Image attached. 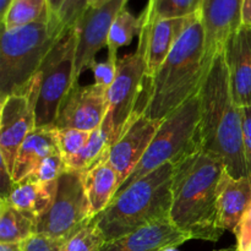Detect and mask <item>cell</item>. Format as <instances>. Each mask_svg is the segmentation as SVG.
<instances>
[{
    "instance_id": "ac0fdd59",
    "label": "cell",
    "mask_w": 251,
    "mask_h": 251,
    "mask_svg": "<svg viewBox=\"0 0 251 251\" xmlns=\"http://www.w3.org/2000/svg\"><path fill=\"white\" fill-rule=\"evenodd\" d=\"M251 206V176L234 178L223 172L218 184V223L223 230L234 233L240 220Z\"/></svg>"
},
{
    "instance_id": "9a60e30c",
    "label": "cell",
    "mask_w": 251,
    "mask_h": 251,
    "mask_svg": "<svg viewBox=\"0 0 251 251\" xmlns=\"http://www.w3.org/2000/svg\"><path fill=\"white\" fill-rule=\"evenodd\" d=\"M233 97L239 107H251V26L242 25L228 38L225 49Z\"/></svg>"
},
{
    "instance_id": "9c48e42d",
    "label": "cell",
    "mask_w": 251,
    "mask_h": 251,
    "mask_svg": "<svg viewBox=\"0 0 251 251\" xmlns=\"http://www.w3.org/2000/svg\"><path fill=\"white\" fill-rule=\"evenodd\" d=\"M93 220L80 172L66 171L58 179L50 207L37 220V234L65 242Z\"/></svg>"
},
{
    "instance_id": "8fae6325",
    "label": "cell",
    "mask_w": 251,
    "mask_h": 251,
    "mask_svg": "<svg viewBox=\"0 0 251 251\" xmlns=\"http://www.w3.org/2000/svg\"><path fill=\"white\" fill-rule=\"evenodd\" d=\"M129 0H110L96 9L87 7L75 25L76 58L74 85L96 61V55L107 47L108 36L115 17L126 6Z\"/></svg>"
},
{
    "instance_id": "30bf717a",
    "label": "cell",
    "mask_w": 251,
    "mask_h": 251,
    "mask_svg": "<svg viewBox=\"0 0 251 251\" xmlns=\"http://www.w3.org/2000/svg\"><path fill=\"white\" fill-rule=\"evenodd\" d=\"M37 78L34 76L24 91L1 100L0 113V157L10 178L20 147L36 129ZM12 180V179H11Z\"/></svg>"
},
{
    "instance_id": "f1b7e54d",
    "label": "cell",
    "mask_w": 251,
    "mask_h": 251,
    "mask_svg": "<svg viewBox=\"0 0 251 251\" xmlns=\"http://www.w3.org/2000/svg\"><path fill=\"white\" fill-rule=\"evenodd\" d=\"M66 171L68 169H66L65 162L59 152L43 159L25 179H29L37 183H51V181L58 180L61 174Z\"/></svg>"
},
{
    "instance_id": "d6986e66",
    "label": "cell",
    "mask_w": 251,
    "mask_h": 251,
    "mask_svg": "<svg viewBox=\"0 0 251 251\" xmlns=\"http://www.w3.org/2000/svg\"><path fill=\"white\" fill-rule=\"evenodd\" d=\"M59 153L55 127H36L20 147L15 161L12 183H19L47 157Z\"/></svg>"
},
{
    "instance_id": "6da1fadb",
    "label": "cell",
    "mask_w": 251,
    "mask_h": 251,
    "mask_svg": "<svg viewBox=\"0 0 251 251\" xmlns=\"http://www.w3.org/2000/svg\"><path fill=\"white\" fill-rule=\"evenodd\" d=\"M199 100L200 149L222 161L226 171L234 178L250 176L243 145L242 107L233 97L223 51L213 59L201 83Z\"/></svg>"
},
{
    "instance_id": "52a82bcc",
    "label": "cell",
    "mask_w": 251,
    "mask_h": 251,
    "mask_svg": "<svg viewBox=\"0 0 251 251\" xmlns=\"http://www.w3.org/2000/svg\"><path fill=\"white\" fill-rule=\"evenodd\" d=\"M199 122L200 100L198 93L161 123L145 156L115 195L163 164L168 162L174 163L196 151L200 147L198 139Z\"/></svg>"
},
{
    "instance_id": "7c38bea8",
    "label": "cell",
    "mask_w": 251,
    "mask_h": 251,
    "mask_svg": "<svg viewBox=\"0 0 251 251\" xmlns=\"http://www.w3.org/2000/svg\"><path fill=\"white\" fill-rule=\"evenodd\" d=\"M107 112V88L75 83L61 103L54 127L93 131L102 125Z\"/></svg>"
},
{
    "instance_id": "2e32d148",
    "label": "cell",
    "mask_w": 251,
    "mask_h": 251,
    "mask_svg": "<svg viewBox=\"0 0 251 251\" xmlns=\"http://www.w3.org/2000/svg\"><path fill=\"white\" fill-rule=\"evenodd\" d=\"M188 240L190 238L179 230L171 218H167L105 242L100 251H159L167 247H180Z\"/></svg>"
},
{
    "instance_id": "60d3db41",
    "label": "cell",
    "mask_w": 251,
    "mask_h": 251,
    "mask_svg": "<svg viewBox=\"0 0 251 251\" xmlns=\"http://www.w3.org/2000/svg\"><path fill=\"white\" fill-rule=\"evenodd\" d=\"M245 251H251V245H249V247L247 248V250H245Z\"/></svg>"
},
{
    "instance_id": "ab89813d",
    "label": "cell",
    "mask_w": 251,
    "mask_h": 251,
    "mask_svg": "<svg viewBox=\"0 0 251 251\" xmlns=\"http://www.w3.org/2000/svg\"><path fill=\"white\" fill-rule=\"evenodd\" d=\"M159 251H179V250H178V247H167V248H163V249H161Z\"/></svg>"
},
{
    "instance_id": "836d02e7",
    "label": "cell",
    "mask_w": 251,
    "mask_h": 251,
    "mask_svg": "<svg viewBox=\"0 0 251 251\" xmlns=\"http://www.w3.org/2000/svg\"><path fill=\"white\" fill-rule=\"evenodd\" d=\"M243 115V145H244L245 162L251 176V107L242 108Z\"/></svg>"
},
{
    "instance_id": "603a6c76",
    "label": "cell",
    "mask_w": 251,
    "mask_h": 251,
    "mask_svg": "<svg viewBox=\"0 0 251 251\" xmlns=\"http://www.w3.org/2000/svg\"><path fill=\"white\" fill-rule=\"evenodd\" d=\"M110 147H112V142H110L109 134L102 124L100 127L93 130L90 141L81 151H78L75 156L66 159V169L82 173L92 168L102 159L107 158Z\"/></svg>"
},
{
    "instance_id": "7402d4cb",
    "label": "cell",
    "mask_w": 251,
    "mask_h": 251,
    "mask_svg": "<svg viewBox=\"0 0 251 251\" xmlns=\"http://www.w3.org/2000/svg\"><path fill=\"white\" fill-rule=\"evenodd\" d=\"M37 234V218L0 200V243H22Z\"/></svg>"
},
{
    "instance_id": "3957f363",
    "label": "cell",
    "mask_w": 251,
    "mask_h": 251,
    "mask_svg": "<svg viewBox=\"0 0 251 251\" xmlns=\"http://www.w3.org/2000/svg\"><path fill=\"white\" fill-rule=\"evenodd\" d=\"M205 31L201 12L173 47L161 68L146 78L136 114L164 120L199 93L205 77Z\"/></svg>"
},
{
    "instance_id": "ba28073f",
    "label": "cell",
    "mask_w": 251,
    "mask_h": 251,
    "mask_svg": "<svg viewBox=\"0 0 251 251\" xmlns=\"http://www.w3.org/2000/svg\"><path fill=\"white\" fill-rule=\"evenodd\" d=\"M75 28L64 32L44 59L37 78L36 127H54L64 98L74 85Z\"/></svg>"
},
{
    "instance_id": "8d00e7d4",
    "label": "cell",
    "mask_w": 251,
    "mask_h": 251,
    "mask_svg": "<svg viewBox=\"0 0 251 251\" xmlns=\"http://www.w3.org/2000/svg\"><path fill=\"white\" fill-rule=\"evenodd\" d=\"M108 1H110V0H87V7L96 9V7L102 6V5H104Z\"/></svg>"
},
{
    "instance_id": "4316f807",
    "label": "cell",
    "mask_w": 251,
    "mask_h": 251,
    "mask_svg": "<svg viewBox=\"0 0 251 251\" xmlns=\"http://www.w3.org/2000/svg\"><path fill=\"white\" fill-rule=\"evenodd\" d=\"M104 244V235L92 220L63 242L60 251H100Z\"/></svg>"
},
{
    "instance_id": "d4e9b609",
    "label": "cell",
    "mask_w": 251,
    "mask_h": 251,
    "mask_svg": "<svg viewBox=\"0 0 251 251\" xmlns=\"http://www.w3.org/2000/svg\"><path fill=\"white\" fill-rule=\"evenodd\" d=\"M46 17H49L47 0H11L1 16L2 28H17Z\"/></svg>"
},
{
    "instance_id": "4fadbf2b",
    "label": "cell",
    "mask_w": 251,
    "mask_h": 251,
    "mask_svg": "<svg viewBox=\"0 0 251 251\" xmlns=\"http://www.w3.org/2000/svg\"><path fill=\"white\" fill-rule=\"evenodd\" d=\"M243 2L244 0H203L201 21L205 31V76L228 38L243 25Z\"/></svg>"
},
{
    "instance_id": "f546056e",
    "label": "cell",
    "mask_w": 251,
    "mask_h": 251,
    "mask_svg": "<svg viewBox=\"0 0 251 251\" xmlns=\"http://www.w3.org/2000/svg\"><path fill=\"white\" fill-rule=\"evenodd\" d=\"M87 9V0H66L58 16L61 33L74 28L83 12Z\"/></svg>"
},
{
    "instance_id": "5bb4252c",
    "label": "cell",
    "mask_w": 251,
    "mask_h": 251,
    "mask_svg": "<svg viewBox=\"0 0 251 251\" xmlns=\"http://www.w3.org/2000/svg\"><path fill=\"white\" fill-rule=\"evenodd\" d=\"M162 122L136 114L126 131L109 149L108 162L119 174L122 185L145 156Z\"/></svg>"
},
{
    "instance_id": "1f68e13d",
    "label": "cell",
    "mask_w": 251,
    "mask_h": 251,
    "mask_svg": "<svg viewBox=\"0 0 251 251\" xmlns=\"http://www.w3.org/2000/svg\"><path fill=\"white\" fill-rule=\"evenodd\" d=\"M63 243L41 234H34L22 242L24 251H60Z\"/></svg>"
},
{
    "instance_id": "e575fe53",
    "label": "cell",
    "mask_w": 251,
    "mask_h": 251,
    "mask_svg": "<svg viewBox=\"0 0 251 251\" xmlns=\"http://www.w3.org/2000/svg\"><path fill=\"white\" fill-rule=\"evenodd\" d=\"M66 0H47V4H48V14L49 19H50L51 22H54L55 25H58V16L59 12H60L61 7L64 6ZM60 31V29H59Z\"/></svg>"
},
{
    "instance_id": "4dcf8cb0",
    "label": "cell",
    "mask_w": 251,
    "mask_h": 251,
    "mask_svg": "<svg viewBox=\"0 0 251 251\" xmlns=\"http://www.w3.org/2000/svg\"><path fill=\"white\" fill-rule=\"evenodd\" d=\"M118 60L119 59L107 58L105 61H100V63L95 61L91 65L90 70H92L96 85L109 90L117 76Z\"/></svg>"
},
{
    "instance_id": "ffe728a7",
    "label": "cell",
    "mask_w": 251,
    "mask_h": 251,
    "mask_svg": "<svg viewBox=\"0 0 251 251\" xmlns=\"http://www.w3.org/2000/svg\"><path fill=\"white\" fill-rule=\"evenodd\" d=\"M86 196L93 218L108 207L120 188L119 174L109 164L107 158L102 159L92 168L81 173Z\"/></svg>"
},
{
    "instance_id": "cb8c5ba5",
    "label": "cell",
    "mask_w": 251,
    "mask_h": 251,
    "mask_svg": "<svg viewBox=\"0 0 251 251\" xmlns=\"http://www.w3.org/2000/svg\"><path fill=\"white\" fill-rule=\"evenodd\" d=\"M144 26V14L136 17L125 6L115 17L108 36V58H118V50L122 47L129 46L135 36H140Z\"/></svg>"
},
{
    "instance_id": "44dd1931",
    "label": "cell",
    "mask_w": 251,
    "mask_h": 251,
    "mask_svg": "<svg viewBox=\"0 0 251 251\" xmlns=\"http://www.w3.org/2000/svg\"><path fill=\"white\" fill-rule=\"evenodd\" d=\"M58 180L51 183H37L24 179L12 184L10 190L1 199H5L11 206L24 212L34 216L38 220L48 211L55 199Z\"/></svg>"
},
{
    "instance_id": "7a4b0ae2",
    "label": "cell",
    "mask_w": 251,
    "mask_h": 251,
    "mask_svg": "<svg viewBox=\"0 0 251 251\" xmlns=\"http://www.w3.org/2000/svg\"><path fill=\"white\" fill-rule=\"evenodd\" d=\"M225 171L222 161L200 147L174 162L169 218L190 240L215 243L225 233L217 211L218 184Z\"/></svg>"
},
{
    "instance_id": "d6a6232c",
    "label": "cell",
    "mask_w": 251,
    "mask_h": 251,
    "mask_svg": "<svg viewBox=\"0 0 251 251\" xmlns=\"http://www.w3.org/2000/svg\"><path fill=\"white\" fill-rule=\"evenodd\" d=\"M234 235L237 238L238 251H245L251 245V206L240 220Z\"/></svg>"
},
{
    "instance_id": "83f0119b",
    "label": "cell",
    "mask_w": 251,
    "mask_h": 251,
    "mask_svg": "<svg viewBox=\"0 0 251 251\" xmlns=\"http://www.w3.org/2000/svg\"><path fill=\"white\" fill-rule=\"evenodd\" d=\"M92 131H85L78 129H58L55 127L56 144L64 162L75 156L78 151L86 146L91 139Z\"/></svg>"
},
{
    "instance_id": "484cf974",
    "label": "cell",
    "mask_w": 251,
    "mask_h": 251,
    "mask_svg": "<svg viewBox=\"0 0 251 251\" xmlns=\"http://www.w3.org/2000/svg\"><path fill=\"white\" fill-rule=\"evenodd\" d=\"M203 0H149L147 9L156 19H181L201 12Z\"/></svg>"
},
{
    "instance_id": "5b68a950",
    "label": "cell",
    "mask_w": 251,
    "mask_h": 251,
    "mask_svg": "<svg viewBox=\"0 0 251 251\" xmlns=\"http://www.w3.org/2000/svg\"><path fill=\"white\" fill-rule=\"evenodd\" d=\"M61 32L49 17L17 27L2 28L0 43V97L24 91L38 74Z\"/></svg>"
},
{
    "instance_id": "f35d334b",
    "label": "cell",
    "mask_w": 251,
    "mask_h": 251,
    "mask_svg": "<svg viewBox=\"0 0 251 251\" xmlns=\"http://www.w3.org/2000/svg\"><path fill=\"white\" fill-rule=\"evenodd\" d=\"M215 251H238L237 245H233V247H228V248H223V249H218Z\"/></svg>"
},
{
    "instance_id": "e0dca14e",
    "label": "cell",
    "mask_w": 251,
    "mask_h": 251,
    "mask_svg": "<svg viewBox=\"0 0 251 251\" xmlns=\"http://www.w3.org/2000/svg\"><path fill=\"white\" fill-rule=\"evenodd\" d=\"M145 11L149 21L146 78H151L164 63L184 31L200 12L181 19H156L152 16L147 6L145 7Z\"/></svg>"
},
{
    "instance_id": "d590c367",
    "label": "cell",
    "mask_w": 251,
    "mask_h": 251,
    "mask_svg": "<svg viewBox=\"0 0 251 251\" xmlns=\"http://www.w3.org/2000/svg\"><path fill=\"white\" fill-rule=\"evenodd\" d=\"M242 22L243 25L251 26V0H244L243 2Z\"/></svg>"
},
{
    "instance_id": "277c9868",
    "label": "cell",
    "mask_w": 251,
    "mask_h": 251,
    "mask_svg": "<svg viewBox=\"0 0 251 251\" xmlns=\"http://www.w3.org/2000/svg\"><path fill=\"white\" fill-rule=\"evenodd\" d=\"M174 163L168 162L115 195L103 212L93 218L105 242L169 218Z\"/></svg>"
},
{
    "instance_id": "74e56055",
    "label": "cell",
    "mask_w": 251,
    "mask_h": 251,
    "mask_svg": "<svg viewBox=\"0 0 251 251\" xmlns=\"http://www.w3.org/2000/svg\"><path fill=\"white\" fill-rule=\"evenodd\" d=\"M10 1H11V0H0V14H1V16L5 14V11H6Z\"/></svg>"
},
{
    "instance_id": "8992f818",
    "label": "cell",
    "mask_w": 251,
    "mask_h": 251,
    "mask_svg": "<svg viewBox=\"0 0 251 251\" xmlns=\"http://www.w3.org/2000/svg\"><path fill=\"white\" fill-rule=\"evenodd\" d=\"M136 50L119 58L117 76L108 90V112L103 126L108 131L112 146L123 136L136 115V108L146 82L149 21L146 11Z\"/></svg>"
}]
</instances>
